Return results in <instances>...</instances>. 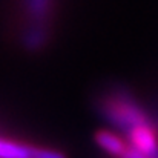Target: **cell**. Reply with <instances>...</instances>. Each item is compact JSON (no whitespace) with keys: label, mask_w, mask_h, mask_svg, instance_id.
Listing matches in <instances>:
<instances>
[{"label":"cell","mask_w":158,"mask_h":158,"mask_svg":"<svg viewBox=\"0 0 158 158\" xmlns=\"http://www.w3.org/2000/svg\"><path fill=\"white\" fill-rule=\"evenodd\" d=\"M58 0H15V32L28 52L42 51L52 32Z\"/></svg>","instance_id":"6da1fadb"},{"label":"cell","mask_w":158,"mask_h":158,"mask_svg":"<svg viewBox=\"0 0 158 158\" xmlns=\"http://www.w3.org/2000/svg\"><path fill=\"white\" fill-rule=\"evenodd\" d=\"M0 158H68L61 151L0 134Z\"/></svg>","instance_id":"7a4b0ae2"},{"label":"cell","mask_w":158,"mask_h":158,"mask_svg":"<svg viewBox=\"0 0 158 158\" xmlns=\"http://www.w3.org/2000/svg\"><path fill=\"white\" fill-rule=\"evenodd\" d=\"M95 143L110 158H144L112 129H100L95 134Z\"/></svg>","instance_id":"3957f363"}]
</instances>
